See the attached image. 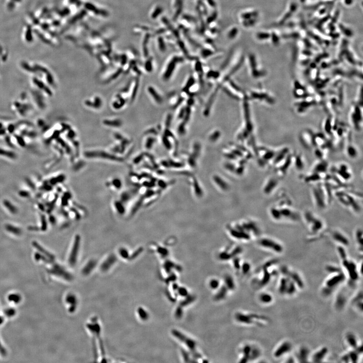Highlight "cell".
Returning a JSON list of instances; mask_svg holds the SVG:
<instances>
[{
	"instance_id": "obj_1",
	"label": "cell",
	"mask_w": 363,
	"mask_h": 363,
	"mask_svg": "<svg viewBox=\"0 0 363 363\" xmlns=\"http://www.w3.org/2000/svg\"><path fill=\"white\" fill-rule=\"evenodd\" d=\"M236 320L240 322L246 324H257L260 325L259 321H267L268 319L264 316H260L257 314H244L242 313H238L236 316Z\"/></svg>"
},
{
	"instance_id": "obj_2",
	"label": "cell",
	"mask_w": 363,
	"mask_h": 363,
	"mask_svg": "<svg viewBox=\"0 0 363 363\" xmlns=\"http://www.w3.org/2000/svg\"><path fill=\"white\" fill-rule=\"evenodd\" d=\"M346 276L343 272L334 274L325 281L324 287L329 288L331 291H334L336 288L345 280Z\"/></svg>"
},
{
	"instance_id": "obj_3",
	"label": "cell",
	"mask_w": 363,
	"mask_h": 363,
	"mask_svg": "<svg viewBox=\"0 0 363 363\" xmlns=\"http://www.w3.org/2000/svg\"><path fill=\"white\" fill-rule=\"evenodd\" d=\"M242 352L244 356L241 359L242 362H247L250 360H254L259 357L261 354V352L258 348H252L249 345L244 346Z\"/></svg>"
},
{
	"instance_id": "obj_4",
	"label": "cell",
	"mask_w": 363,
	"mask_h": 363,
	"mask_svg": "<svg viewBox=\"0 0 363 363\" xmlns=\"http://www.w3.org/2000/svg\"><path fill=\"white\" fill-rule=\"evenodd\" d=\"M342 263L344 268L348 272V276L351 281H357L359 278V274L356 263L352 261L348 260V259L342 260Z\"/></svg>"
},
{
	"instance_id": "obj_5",
	"label": "cell",
	"mask_w": 363,
	"mask_h": 363,
	"mask_svg": "<svg viewBox=\"0 0 363 363\" xmlns=\"http://www.w3.org/2000/svg\"><path fill=\"white\" fill-rule=\"evenodd\" d=\"M260 244L264 248L270 250L276 253H281L284 251V248L281 244L268 238H264L261 240Z\"/></svg>"
},
{
	"instance_id": "obj_6",
	"label": "cell",
	"mask_w": 363,
	"mask_h": 363,
	"mask_svg": "<svg viewBox=\"0 0 363 363\" xmlns=\"http://www.w3.org/2000/svg\"><path fill=\"white\" fill-rule=\"evenodd\" d=\"M173 334L175 337H177L179 341H181L183 344L186 345L187 348L191 351H194L196 348V344L194 340L189 338L186 336L184 335L182 333H179V331L174 330L173 331Z\"/></svg>"
},
{
	"instance_id": "obj_7",
	"label": "cell",
	"mask_w": 363,
	"mask_h": 363,
	"mask_svg": "<svg viewBox=\"0 0 363 363\" xmlns=\"http://www.w3.org/2000/svg\"><path fill=\"white\" fill-rule=\"evenodd\" d=\"M292 349V345L288 341H285L281 343L274 352L273 356L276 358H280L288 353Z\"/></svg>"
},
{
	"instance_id": "obj_8",
	"label": "cell",
	"mask_w": 363,
	"mask_h": 363,
	"mask_svg": "<svg viewBox=\"0 0 363 363\" xmlns=\"http://www.w3.org/2000/svg\"><path fill=\"white\" fill-rule=\"evenodd\" d=\"M313 195L316 201L317 206L320 208H324L326 206L324 194L323 192L320 188H315L313 189Z\"/></svg>"
},
{
	"instance_id": "obj_9",
	"label": "cell",
	"mask_w": 363,
	"mask_h": 363,
	"mask_svg": "<svg viewBox=\"0 0 363 363\" xmlns=\"http://www.w3.org/2000/svg\"><path fill=\"white\" fill-rule=\"evenodd\" d=\"M328 353V348L325 346L323 347L313 354L312 357V362L314 363H321L325 358Z\"/></svg>"
},
{
	"instance_id": "obj_10",
	"label": "cell",
	"mask_w": 363,
	"mask_h": 363,
	"mask_svg": "<svg viewBox=\"0 0 363 363\" xmlns=\"http://www.w3.org/2000/svg\"><path fill=\"white\" fill-rule=\"evenodd\" d=\"M310 351L306 346H302L298 351L296 354V358L298 361L300 363L308 362Z\"/></svg>"
},
{
	"instance_id": "obj_11",
	"label": "cell",
	"mask_w": 363,
	"mask_h": 363,
	"mask_svg": "<svg viewBox=\"0 0 363 363\" xmlns=\"http://www.w3.org/2000/svg\"><path fill=\"white\" fill-rule=\"evenodd\" d=\"M347 303V297L344 293L340 292L337 295L335 301V307L337 310H342Z\"/></svg>"
},
{
	"instance_id": "obj_12",
	"label": "cell",
	"mask_w": 363,
	"mask_h": 363,
	"mask_svg": "<svg viewBox=\"0 0 363 363\" xmlns=\"http://www.w3.org/2000/svg\"><path fill=\"white\" fill-rule=\"evenodd\" d=\"M287 277H289L293 282H295V284H296V286L299 288L300 289H303L304 288V283L303 280L298 273L295 272V271H291L289 270Z\"/></svg>"
},
{
	"instance_id": "obj_13",
	"label": "cell",
	"mask_w": 363,
	"mask_h": 363,
	"mask_svg": "<svg viewBox=\"0 0 363 363\" xmlns=\"http://www.w3.org/2000/svg\"><path fill=\"white\" fill-rule=\"evenodd\" d=\"M333 237L334 240L341 245L345 246L349 245V242L348 238L339 232H333Z\"/></svg>"
},
{
	"instance_id": "obj_14",
	"label": "cell",
	"mask_w": 363,
	"mask_h": 363,
	"mask_svg": "<svg viewBox=\"0 0 363 363\" xmlns=\"http://www.w3.org/2000/svg\"><path fill=\"white\" fill-rule=\"evenodd\" d=\"M345 340L348 345L353 349H356L359 345L356 337L353 333H348L345 335Z\"/></svg>"
},
{
	"instance_id": "obj_15",
	"label": "cell",
	"mask_w": 363,
	"mask_h": 363,
	"mask_svg": "<svg viewBox=\"0 0 363 363\" xmlns=\"http://www.w3.org/2000/svg\"><path fill=\"white\" fill-rule=\"evenodd\" d=\"M337 173L340 175V177L345 181H348L352 177L351 174L348 171V166L345 164H342L340 166Z\"/></svg>"
},
{
	"instance_id": "obj_16",
	"label": "cell",
	"mask_w": 363,
	"mask_h": 363,
	"mask_svg": "<svg viewBox=\"0 0 363 363\" xmlns=\"http://www.w3.org/2000/svg\"><path fill=\"white\" fill-rule=\"evenodd\" d=\"M278 181L276 178H270L265 187L264 189L265 193L267 194H268L272 192L273 190L276 188V187L278 184Z\"/></svg>"
},
{
	"instance_id": "obj_17",
	"label": "cell",
	"mask_w": 363,
	"mask_h": 363,
	"mask_svg": "<svg viewBox=\"0 0 363 363\" xmlns=\"http://www.w3.org/2000/svg\"><path fill=\"white\" fill-rule=\"evenodd\" d=\"M288 280H289V278L288 277L284 276L282 277V278L280 279L278 291L280 292V293L282 295L285 294Z\"/></svg>"
},
{
	"instance_id": "obj_18",
	"label": "cell",
	"mask_w": 363,
	"mask_h": 363,
	"mask_svg": "<svg viewBox=\"0 0 363 363\" xmlns=\"http://www.w3.org/2000/svg\"><path fill=\"white\" fill-rule=\"evenodd\" d=\"M263 277H262V279L260 280V284L262 286H264L268 284L270 280V278H271V274L269 273L268 268H265V267H263Z\"/></svg>"
},
{
	"instance_id": "obj_19",
	"label": "cell",
	"mask_w": 363,
	"mask_h": 363,
	"mask_svg": "<svg viewBox=\"0 0 363 363\" xmlns=\"http://www.w3.org/2000/svg\"><path fill=\"white\" fill-rule=\"evenodd\" d=\"M310 224H311V229L313 232H316L320 231L323 227V223L320 220L315 217Z\"/></svg>"
},
{
	"instance_id": "obj_20",
	"label": "cell",
	"mask_w": 363,
	"mask_h": 363,
	"mask_svg": "<svg viewBox=\"0 0 363 363\" xmlns=\"http://www.w3.org/2000/svg\"><path fill=\"white\" fill-rule=\"evenodd\" d=\"M296 284H295V282H293L289 278L288 283V285H287V289H286V292H285V294L289 295V296H292V295H294L296 293Z\"/></svg>"
},
{
	"instance_id": "obj_21",
	"label": "cell",
	"mask_w": 363,
	"mask_h": 363,
	"mask_svg": "<svg viewBox=\"0 0 363 363\" xmlns=\"http://www.w3.org/2000/svg\"><path fill=\"white\" fill-rule=\"evenodd\" d=\"M259 298L260 302L264 304H269L273 301L272 296L271 294L267 292H263L260 294Z\"/></svg>"
},
{
	"instance_id": "obj_22",
	"label": "cell",
	"mask_w": 363,
	"mask_h": 363,
	"mask_svg": "<svg viewBox=\"0 0 363 363\" xmlns=\"http://www.w3.org/2000/svg\"><path fill=\"white\" fill-rule=\"evenodd\" d=\"M175 7L177 9L175 14L174 15V19L175 21L178 18L183 10L182 0H175Z\"/></svg>"
},
{
	"instance_id": "obj_23",
	"label": "cell",
	"mask_w": 363,
	"mask_h": 363,
	"mask_svg": "<svg viewBox=\"0 0 363 363\" xmlns=\"http://www.w3.org/2000/svg\"><path fill=\"white\" fill-rule=\"evenodd\" d=\"M327 170V164L326 163H321L316 165L314 168V173L320 174L325 173Z\"/></svg>"
},
{
	"instance_id": "obj_24",
	"label": "cell",
	"mask_w": 363,
	"mask_h": 363,
	"mask_svg": "<svg viewBox=\"0 0 363 363\" xmlns=\"http://www.w3.org/2000/svg\"><path fill=\"white\" fill-rule=\"evenodd\" d=\"M325 270L330 274H337L342 272V269L340 267L332 265H328L325 267Z\"/></svg>"
},
{
	"instance_id": "obj_25",
	"label": "cell",
	"mask_w": 363,
	"mask_h": 363,
	"mask_svg": "<svg viewBox=\"0 0 363 363\" xmlns=\"http://www.w3.org/2000/svg\"><path fill=\"white\" fill-rule=\"evenodd\" d=\"M348 355L349 356V357L350 362L353 363H357L358 362V360H359V356L360 355L355 349H353V351L349 353H348Z\"/></svg>"
},
{
	"instance_id": "obj_26",
	"label": "cell",
	"mask_w": 363,
	"mask_h": 363,
	"mask_svg": "<svg viewBox=\"0 0 363 363\" xmlns=\"http://www.w3.org/2000/svg\"><path fill=\"white\" fill-rule=\"evenodd\" d=\"M270 213L272 217L276 220H279L282 218L280 210L276 208H272L270 210Z\"/></svg>"
},
{
	"instance_id": "obj_27",
	"label": "cell",
	"mask_w": 363,
	"mask_h": 363,
	"mask_svg": "<svg viewBox=\"0 0 363 363\" xmlns=\"http://www.w3.org/2000/svg\"><path fill=\"white\" fill-rule=\"evenodd\" d=\"M321 179V178L320 177V174L314 173L312 175L306 177L305 179V181L307 183L314 182L316 181H320Z\"/></svg>"
},
{
	"instance_id": "obj_28",
	"label": "cell",
	"mask_w": 363,
	"mask_h": 363,
	"mask_svg": "<svg viewBox=\"0 0 363 363\" xmlns=\"http://www.w3.org/2000/svg\"><path fill=\"white\" fill-rule=\"evenodd\" d=\"M280 212H281V216L282 217H287V218H290L292 217V219H294V217H292V216H294V213L292 212V210H290L289 209L287 208H282L280 209Z\"/></svg>"
},
{
	"instance_id": "obj_29",
	"label": "cell",
	"mask_w": 363,
	"mask_h": 363,
	"mask_svg": "<svg viewBox=\"0 0 363 363\" xmlns=\"http://www.w3.org/2000/svg\"><path fill=\"white\" fill-rule=\"evenodd\" d=\"M225 288L226 287H225V288H223L222 289H220L219 292H217V295H216V297H215V299L216 300H222L225 298V296H227V291H225Z\"/></svg>"
},
{
	"instance_id": "obj_30",
	"label": "cell",
	"mask_w": 363,
	"mask_h": 363,
	"mask_svg": "<svg viewBox=\"0 0 363 363\" xmlns=\"http://www.w3.org/2000/svg\"><path fill=\"white\" fill-rule=\"evenodd\" d=\"M225 282L226 283L227 286H226L227 288H229L230 289H233L235 287V283L234 282V280H232V278L231 276L225 277Z\"/></svg>"
},
{
	"instance_id": "obj_31",
	"label": "cell",
	"mask_w": 363,
	"mask_h": 363,
	"mask_svg": "<svg viewBox=\"0 0 363 363\" xmlns=\"http://www.w3.org/2000/svg\"><path fill=\"white\" fill-rule=\"evenodd\" d=\"M209 285L212 289H217L220 287V281L217 279H212L209 282Z\"/></svg>"
},
{
	"instance_id": "obj_32",
	"label": "cell",
	"mask_w": 363,
	"mask_h": 363,
	"mask_svg": "<svg viewBox=\"0 0 363 363\" xmlns=\"http://www.w3.org/2000/svg\"><path fill=\"white\" fill-rule=\"evenodd\" d=\"M357 240L361 248H363V232L361 230H358L356 232Z\"/></svg>"
},
{
	"instance_id": "obj_33",
	"label": "cell",
	"mask_w": 363,
	"mask_h": 363,
	"mask_svg": "<svg viewBox=\"0 0 363 363\" xmlns=\"http://www.w3.org/2000/svg\"><path fill=\"white\" fill-rule=\"evenodd\" d=\"M337 251H338V254L340 255V257H341V260H345V259H347V255H346V251L345 248L342 246H339L337 248Z\"/></svg>"
},
{
	"instance_id": "obj_34",
	"label": "cell",
	"mask_w": 363,
	"mask_h": 363,
	"mask_svg": "<svg viewBox=\"0 0 363 363\" xmlns=\"http://www.w3.org/2000/svg\"><path fill=\"white\" fill-rule=\"evenodd\" d=\"M291 159L289 157H288L287 158V161H285V163H284L283 166H282L280 168V170L281 171L282 173H284V174H285L286 173V171H287V170H288V167H289V165L291 164Z\"/></svg>"
},
{
	"instance_id": "obj_35",
	"label": "cell",
	"mask_w": 363,
	"mask_h": 363,
	"mask_svg": "<svg viewBox=\"0 0 363 363\" xmlns=\"http://www.w3.org/2000/svg\"><path fill=\"white\" fill-rule=\"evenodd\" d=\"M361 302H363V293H362V291H361L357 294L356 296L353 298V301H352L353 303L355 305L357 303Z\"/></svg>"
},
{
	"instance_id": "obj_36",
	"label": "cell",
	"mask_w": 363,
	"mask_h": 363,
	"mask_svg": "<svg viewBox=\"0 0 363 363\" xmlns=\"http://www.w3.org/2000/svg\"><path fill=\"white\" fill-rule=\"evenodd\" d=\"M9 300L10 301H12V302H15V303H17L20 300L21 298H20L19 295H17V294H12L9 296Z\"/></svg>"
},
{
	"instance_id": "obj_37",
	"label": "cell",
	"mask_w": 363,
	"mask_h": 363,
	"mask_svg": "<svg viewBox=\"0 0 363 363\" xmlns=\"http://www.w3.org/2000/svg\"><path fill=\"white\" fill-rule=\"evenodd\" d=\"M296 168H298V170H301L302 168H303L304 164L302 159H300V156L296 157Z\"/></svg>"
},
{
	"instance_id": "obj_38",
	"label": "cell",
	"mask_w": 363,
	"mask_h": 363,
	"mask_svg": "<svg viewBox=\"0 0 363 363\" xmlns=\"http://www.w3.org/2000/svg\"><path fill=\"white\" fill-rule=\"evenodd\" d=\"M238 33V29L236 28H233L230 31L228 34V38L231 39H233L236 38Z\"/></svg>"
},
{
	"instance_id": "obj_39",
	"label": "cell",
	"mask_w": 363,
	"mask_h": 363,
	"mask_svg": "<svg viewBox=\"0 0 363 363\" xmlns=\"http://www.w3.org/2000/svg\"><path fill=\"white\" fill-rule=\"evenodd\" d=\"M162 11H163V9L161 8V7H157L152 15V17L153 18H156L162 12Z\"/></svg>"
},
{
	"instance_id": "obj_40",
	"label": "cell",
	"mask_w": 363,
	"mask_h": 363,
	"mask_svg": "<svg viewBox=\"0 0 363 363\" xmlns=\"http://www.w3.org/2000/svg\"><path fill=\"white\" fill-rule=\"evenodd\" d=\"M348 155H349L350 157H356V150H355V149H354L353 147H349L348 148Z\"/></svg>"
},
{
	"instance_id": "obj_41",
	"label": "cell",
	"mask_w": 363,
	"mask_h": 363,
	"mask_svg": "<svg viewBox=\"0 0 363 363\" xmlns=\"http://www.w3.org/2000/svg\"><path fill=\"white\" fill-rule=\"evenodd\" d=\"M251 266L250 265L248 264V263H245L242 266V270L244 273H247L249 272V271L250 270Z\"/></svg>"
},
{
	"instance_id": "obj_42",
	"label": "cell",
	"mask_w": 363,
	"mask_h": 363,
	"mask_svg": "<svg viewBox=\"0 0 363 363\" xmlns=\"http://www.w3.org/2000/svg\"><path fill=\"white\" fill-rule=\"evenodd\" d=\"M159 47L161 50H166V46L164 45V42L163 40V38H159Z\"/></svg>"
},
{
	"instance_id": "obj_43",
	"label": "cell",
	"mask_w": 363,
	"mask_h": 363,
	"mask_svg": "<svg viewBox=\"0 0 363 363\" xmlns=\"http://www.w3.org/2000/svg\"><path fill=\"white\" fill-rule=\"evenodd\" d=\"M5 313H6V315H7V316L11 317V316H13V315L15 314V310H14V309H8V310H7Z\"/></svg>"
},
{
	"instance_id": "obj_44",
	"label": "cell",
	"mask_w": 363,
	"mask_h": 363,
	"mask_svg": "<svg viewBox=\"0 0 363 363\" xmlns=\"http://www.w3.org/2000/svg\"><path fill=\"white\" fill-rule=\"evenodd\" d=\"M216 16H217V13H213V14H212V15L211 16H210V17H209L208 19V22L209 23H210L212 22V21H214V20L216 19Z\"/></svg>"
},
{
	"instance_id": "obj_45",
	"label": "cell",
	"mask_w": 363,
	"mask_h": 363,
	"mask_svg": "<svg viewBox=\"0 0 363 363\" xmlns=\"http://www.w3.org/2000/svg\"><path fill=\"white\" fill-rule=\"evenodd\" d=\"M341 360H342L343 362H345V363H349V362H350L349 357V356H348V353H346V354L344 355V356L342 357H341Z\"/></svg>"
},
{
	"instance_id": "obj_46",
	"label": "cell",
	"mask_w": 363,
	"mask_h": 363,
	"mask_svg": "<svg viewBox=\"0 0 363 363\" xmlns=\"http://www.w3.org/2000/svg\"><path fill=\"white\" fill-rule=\"evenodd\" d=\"M211 54H212V52L210 50H206V49L204 50H203L202 51V56H204V57H206L207 56H209Z\"/></svg>"
},
{
	"instance_id": "obj_47",
	"label": "cell",
	"mask_w": 363,
	"mask_h": 363,
	"mask_svg": "<svg viewBox=\"0 0 363 363\" xmlns=\"http://www.w3.org/2000/svg\"><path fill=\"white\" fill-rule=\"evenodd\" d=\"M295 362V359L292 357H289L287 361H286V363H294Z\"/></svg>"
},
{
	"instance_id": "obj_48",
	"label": "cell",
	"mask_w": 363,
	"mask_h": 363,
	"mask_svg": "<svg viewBox=\"0 0 363 363\" xmlns=\"http://www.w3.org/2000/svg\"><path fill=\"white\" fill-rule=\"evenodd\" d=\"M0 350H1V352L2 353H3V355L5 353V349H3V347H2V345H1V344H0Z\"/></svg>"
},
{
	"instance_id": "obj_49",
	"label": "cell",
	"mask_w": 363,
	"mask_h": 363,
	"mask_svg": "<svg viewBox=\"0 0 363 363\" xmlns=\"http://www.w3.org/2000/svg\"><path fill=\"white\" fill-rule=\"evenodd\" d=\"M3 318H2V317H0V324H1V323H2V322H3Z\"/></svg>"
}]
</instances>
